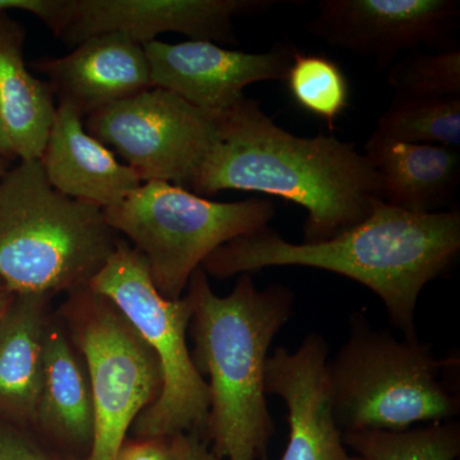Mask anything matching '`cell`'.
<instances>
[{
  "instance_id": "1",
  "label": "cell",
  "mask_w": 460,
  "mask_h": 460,
  "mask_svg": "<svg viewBox=\"0 0 460 460\" xmlns=\"http://www.w3.org/2000/svg\"><path fill=\"white\" fill-rule=\"evenodd\" d=\"M217 137L187 189L214 196L248 190L304 208V243L328 241L370 217L380 201L377 172L354 142L296 136L244 96L215 115Z\"/></svg>"
},
{
  "instance_id": "2",
  "label": "cell",
  "mask_w": 460,
  "mask_h": 460,
  "mask_svg": "<svg viewBox=\"0 0 460 460\" xmlns=\"http://www.w3.org/2000/svg\"><path fill=\"white\" fill-rule=\"evenodd\" d=\"M459 251V210L411 213L380 199L367 219L328 241L290 243L268 226L223 244L201 268L217 279L274 266L343 275L380 296L395 328L417 341L420 292L452 266Z\"/></svg>"
},
{
  "instance_id": "3",
  "label": "cell",
  "mask_w": 460,
  "mask_h": 460,
  "mask_svg": "<svg viewBox=\"0 0 460 460\" xmlns=\"http://www.w3.org/2000/svg\"><path fill=\"white\" fill-rule=\"evenodd\" d=\"M187 296L192 304V359L208 375L210 410L201 440L219 460H266L275 426L268 410L265 368L269 348L292 316L295 295L271 284L257 289L241 274L230 295H215L199 268Z\"/></svg>"
},
{
  "instance_id": "4",
  "label": "cell",
  "mask_w": 460,
  "mask_h": 460,
  "mask_svg": "<svg viewBox=\"0 0 460 460\" xmlns=\"http://www.w3.org/2000/svg\"><path fill=\"white\" fill-rule=\"evenodd\" d=\"M119 241L104 211L54 190L39 160H20L0 180V281L11 292L89 287Z\"/></svg>"
},
{
  "instance_id": "5",
  "label": "cell",
  "mask_w": 460,
  "mask_h": 460,
  "mask_svg": "<svg viewBox=\"0 0 460 460\" xmlns=\"http://www.w3.org/2000/svg\"><path fill=\"white\" fill-rule=\"evenodd\" d=\"M458 365L456 358H438L419 339L399 341L354 314L349 338L326 366L339 429L402 431L452 420L460 399L447 375Z\"/></svg>"
},
{
  "instance_id": "6",
  "label": "cell",
  "mask_w": 460,
  "mask_h": 460,
  "mask_svg": "<svg viewBox=\"0 0 460 460\" xmlns=\"http://www.w3.org/2000/svg\"><path fill=\"white\" fill-rule=\"evenodd\" d=\"M104 215L145 257L157 292L177 301L214 251L268 228L275 205L262 199L211 201L177 184L146 181Z\"/></svg>"
},
{
  "instance_id": "7",
  "label": "cell",
  "mask_w": 460,
  "mask_h": 460,
  "mask_svg": "<svg viewBox=\"0 0 460 460\" xmlns=\"http://www.w3.org/2000/svg\"><path fill=\"white\" fill-rule=\"evenodd\" d=\"M90 288L119 308L150 345L162 370L159 398L133 422L132 438L193 434L201 438L210 410V390L187 344L192 319L190 296L169 301L160 295L146 260L123 239Z\"/></svg>"
},
{
  "instance_id": "8",
  "label": "cell",
  "mask_w": 460,
  "mask_h": 460,
  "mask_svg": "<svg viewBox=\"0 0 460 460\" xmlns=\"http://www.w3.org/2000/svg\"><path fill=\"white\" fill-rule=\"evenodd\" d=\"M56 314L89 374L95 438L86 460H114L133 422L159 398V361L119 308L90 286L66 293Z\"/></svg>"
},
{
  "instance_id": "9",
  "label": "cell",
  "mask_w": 460,
  "mask_h": 460,
  "mask_svg": "<svg viewBox=\"0 0 460 460\" xmlns=\"http://www.w3.org/2000/svg\"><path fill=\"white\" fill-rule=\"evenodd\" d=\"M84 127L113 148L142 183L166 181L183 189L217 137L215 115L157 87L87 115Z\"/></svg>"
},
{
  "instance_id": "10",
  "label": "cell",
  "mask_w": 460,
  "mask_h": 460,
  "mask_svg": "<svg viewBox=\"0 0 460 460\" xmlns=\"http://www.w3.org/2000/svg\"><path fill=\"white\" fill-rule=\"evenodd\" d=\"M459 18L458 0H321L305 29L383 69L422 44L438 51L459 49Z\"/></svg>"
},
{
  "instance_id": "11",
  "label": "cell",
  "mask_w": 460,
  "mask_h": 460,
  "mask_svg": "<svg viewBox=\"0 0 460 460\" xmlns=\"http://www.w3.org/2000/svg\"><path fill=\"white\" fill-rule=\"evenodd\" d=\"M144 49L153 87L213 115L238 104L250 84L284 81L296 51L295 45L277 42L263 53H244L204 40H155Z\"/></svg>"
},
{
  "instance_id": "12",
  "label": "cell",
  "mask_w": 460,
  "mask_h": 460,
  "mask_svg": "<svg viewBox=\"0 0 460 460\" xmlns=\"http://www.w3.org/2000/svg\"><path fill=\"white\" fill-rule=\"evenodd\" d=\"M283 0H74L59 39L72 47L100 33L120 32L141 45L164 32L190 40L237 44L234 20L263 13Z\"/></svg>"
},
{
  "instance_id": "13",
  "label": "cell",
  "mask_w": 460,
  "mask_h": 460,
  "mask_svg": "<svg viewBox=\"0 0 460 460\" xmlns=\"http://www.w3.org/2000/svg\"><path fill=\"white\" fill-rule=\"evenodd\" d=\"M329 345L311 332L296 352L277 348L265 368V393L288 408L289 440L281 460H362L350 456L334 419L328 381Z\"/></svg>"
},
{
  "instance_id": "14",
  "label": "cell",
  "mask_w": 460,
  "mask_h": 460,
  "mask_svg": "<svg viewBox=\"0 0 460 460\" xmlns=\"http://www.w3.org/2000/svg\"><path fill=\"white\" fill-rule=\"evenodd\" d=\"M32 68L47 77L58 102L84 118L153 87L144 45L120 32L93 36L66 56L36 59Z\"/></svg>"
},
{
  "instance_id": "15",
  "label": "cell",
  "mask_w": 460,
  "mask_h": 460,
  "mask_svg": "<svg viewBox=\"0 0 460 460\" xmlns=\"http://www.w3.org/2000/svg\"><path fill=\"white\" fill-rule=\"evenodd\" d=\"M31 429L66 458L86 460L93 450L95 407L86 363L54 311L45 332Z\"/></svg>"
},
{
  "instance_id": "16",
  "label": "cell",
  "mask_w": 460,
  "mask_h": 460,
  "mask_svg": "<svg viewBox=\"0 0 460 460\" xmlns=\"http://www.w3.org/2000/svg\"><path fill=\"white\" fill-rule=\"evenodd\" d=\"M40 165L58 192L102 211L119 205L142 181L113 151L86 131L77 109L58 102Z\"/></svg>"
},
{
  "instance_id": "17",
  "label": "cell",
  "mask_w": 460,
  "mask_h": 460,
  "mask_svg": "<svg viewBox=\"0 0 460 460\" xmlns=\"http://www.w3.org/2000/svg\"><path fill=\"white\" fill-rule=\"evenodd\" d=\"M365 155L377 172L380 199L387 205L438 213L458 190L460 155L454 148L386 140L372 132Z\"/></svg>"
},
{
  "instance_id": "18",
  "label": "cell",
  "mask_w": 460,
  "mask_h": 460,
  "mask_svg": "<svg viewBox=\"0 0 460 460\" xmlns=\"http://www.w3.org/2000/svg\"><path fill=\"white\" fill-rule=\"evenodd\" d=\"M53 296L14 293L0 317V416L31 428Z\"/></svg>"
},
{
  "instance_id": "19",
  "label": "cell",
  "mask_w": 460,
  "mask_h": 460,
  "mask_svg": "<svg viewBox=\"0 0 460 460\" xmlns=\"http://www.w3.org/2000/svg\"><path fill=\"white\" fill-rule=\"evenodd\" d=\"M25 40V27L0 13V115L17 159L39 160L57 105L47 81L26 65Z\"/></svg>"
},
{
  "instance_id": "20",
  "label": "cell",
  "mask_w": 460,
  "mask_h": 460,
  "mask_svg": "<svg viewBox=\"0 0 460 460\" xmlns=\"http://www.w3.org/2000/svg\"><path fill=\"white\" fill-rule=\"evenodd\" d=\"M386 140L459 150L460 98L396 95L374 131Z\"/></svg>"
},
{
  "instance_id": "21",
  "label": "cell",
  "mask_w": 460,
  "mask_h": 460,
  "mask_svg": "<svg viewBox=\"0 0 460 460\" xmlns=\"http://www.w3.org/2000/svg\"><path fill=\"white\" fill-rule=\"evenodd\" d=\"M284 81L296 107L334 131L350 104V84L341 65L326 54L296 49Z\"/></svg>"
},
{
  "instance_id": "22",
  "label": "cell",
  "mask_w": 460,
  "mask_h": 460,
  "mask_svg": "<svg viewBox=\"0 0 460 460\" xmlns=\"http://www.w3.org/2000/svg\"><path fill=\"white\" fill-rule=\"evenodd\" d=\"M345 445L362 460H456L460 452L459 423H429L402 431L343 434Z\"/></svg>"
},
{
  "instance_id": "23",
  "label": "cell",
  "mask_w": 460,
  "mask_h": 460,
  "mask_svg": "<svg viewBox=\"0 0 460 460\" xmlns=\"http://www.w3.org/2000/svg\"><path fill=\"white\" fill-rule=\"evenodd\" d=\"M387 83L396 95L460 98V51H411L390 66Z\"/></svg>"
},
{
  "instance_id": "24",
  "label": "cell",
  "mask_w": 460,
  "mask_h": 460,
  "mask_svg": "<svg viewBox=\"0 0 460 460\" xmlns=\"http://www.w3.org/2000/svg\"><path fill=\"white\" fill-rule=\"evenodd\" d=\"M0 460H75L49 447L31 428L0 416Z\"/></svg>"
},
{
  "instance_id": "25",
  "label": "cell",
  "mask_w": 460,
  "mask_h": 460,
  "mask_svg": "<svg viewBox=\"0 0 460 460\" xmlns=\"http://www.w3.org/2000/svg\"><path fill=\"white\" fill-rule=\"evenodd\" d=\"M74 0H0V13L26 12L47 25L56 38H60L71 20Z\"/></svg>"
},
{
  "instance_id": "26",
  "label": "cell",
  "mask_w": 460,
  "mask_h": 460,
  "mask_svg": "<svg viewBox=\"0 0 460 460\" xmlns=\"http://www.w3.org/2000/svg\"><path fill=\"white\" fill-rule=\"evenodd\" d=\"M114 460H175L171 438H127Z\"/></svg>"
},
{
  "instance_id": "27",
  "label": "cell",
  "mask_w": 460,
  "mask_h": 460,
  "mask_svg": "<svg viewBox=\"0 0 460 460\" xmlns=\"http://www.w3.org/2000/svg\"><path fill=\"white\" fill-rule=\"evenodd\" d=\"M175 460H219L198 435L183 434L171 438Z\"/></svg>"
},
{
  "instance_id": "28",
  "label": "cell",
  "mask_w": 460,
  "mask_h": 460,
  "mask_svg": "<svg viewBox=\"0 0 460 460\" xmlns=\"http://www.w3.org/2000/svg\"><path fill=\"white\" fill-rule=\"evenodd\" d=\"M0 156L4 157L9 163L13 164L16 162L17 157L14 155L13 148H12L11 142L5 132L4 124H3L2 115H0Z\"/></svg>"
},
{
  "instance_id": "29",
  "label": "cell",
  "mask_w": 460,
  "mask_h": 460,
  "mask_svg": "<svg viewBox=\"0 0 460 460\" xmlns=\"http://www.w3.org/2000/svg\"><path fill=\"white\" fill-rule=\"evenodd\" d=\"M14 293L11 292L4 284L0 281V317L7 310L9 304H11L12 298H13Z\"/></svg>"
},
{
  "instance_id": "30",
  "label": "cell",
  "mask_w": 460,
  "mask_h": 460,
  "mask_svg": "<svg viewBox=\"0 0 460 460\" xmlns=\"http://www.w3.org/2000/svg\"><path fill=\"white\" fill-rule=\"evenodd\" d=\"M12 163H9L8 160H5L4 157L0 156V180H2L3 175L5 174V172L11 168Z\"/></svg>"
}]
</instances>
